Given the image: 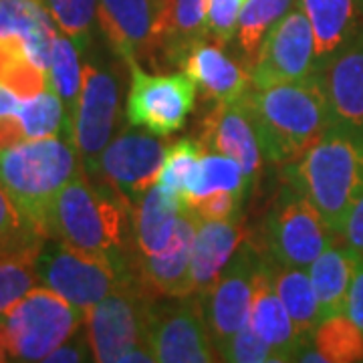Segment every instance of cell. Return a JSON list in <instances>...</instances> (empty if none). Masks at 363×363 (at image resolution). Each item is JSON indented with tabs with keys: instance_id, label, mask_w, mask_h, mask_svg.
<instances>
[{
	"instance_id": "cell-1",
	"label": "cell",
	"mask_w": 363,
	"mask_h": 363,
	"mask_svg": "<svg viewBox=\"0 0 363 363\" xmlns=\"http://www.w3.org/2000/svg\"><path fill=\"white\" fill-rule=\"evenodd\" d=\"M259 133L262 154L293 166L335 119L323 83L315 73L303 81L250 87L240 99Z\"/></svg>"
},
{
	"instance_id": "cell-2",
	"label": "cell",
	"mask_w": 363,
	"mask_h": 363,
	"mask_svg": "<svg viewBox=\"0 0 363 363\" xmlns=\"http://www.w3.org/2000/svg\"><path fill=\"white\" fill-rule=\"evenodd\" d=\"M43 230L47 240H59L119 262H135L128 255V242L133 236V206L105 182L95 184L85 168L52 200Z\"/></svg>"
},
{
	"instance_id": "cell-3",
	"label": "cell",
	"mask_w": 363,
	"mask_h": 363,
	"mask_svg": "<svg viewBox=\"0 0 363 363\" xmlns=\"http://www.w3.org/2000/svg\"><path fill=\"white\" fill-rule=\"evenodd\" d=\"M291 186L305 194L341 236L351 208L363 194V131L331 125L289 166Z\"/></svg>"
},
{
	"instance_id": "cell-4",
	"label": "cell",
	"mask_w": 363,
	"mask_h": 363,
	"mask_svg": "<svg viewBox=\"0 0 363 363\" xmlns=\"http://www.w3.org/2000/svg\"><path fill=\"white\" fill-rule=\"evenodd\" d=\"M81 169L77 150L65 138L26 140L0 152V186L43 236L52 200Z\"/></svg>"
},
{
	"instance_id": "cell-5",
	"label": "cell",
	"mask_w": 363,
	"mask_h": 363,
	"mask_svg": "<svg viewBox=\"0 0 363 363\" xmlns=\"http://www.w3.org/2000/svg\"><path fill=\"white\" fill-rule=\"evenodd\" d=\"M37 272L40 285L52 289L81 311H87L117 289L142 279L138 260L119 262L51 238L40 248Z\"/></svg>"
},
{
	"instance_id": "cell-6",
	"label": "cell",
	"mask_w": 363,
	"mask_h": 363,
	"mask_svg": "<svg viewBox=\"0 0 363 363\" xmlns=\"http://www.w3.org/2000/svg\"><path fill=\"white\" fill-rule=\"evenodd\" d=\"M9 362H45L85 323V311L49 286H35L4 315Z\"/></svg>"
},
{
	"instance_id": "cell-7",
	"label": "cell",
	"mask_w": 363,
	"mask_h": 363,
	"mask_svg": "<svg viewBox=\"0 0 363 363\" xmlns=\"http://www.w3.org/2000/svg\"><path fill=\"white\" fill-rule=\"evenodd\" d=\"M156 295L143 279H138L85 311L93 362L121 363L131 350L150 347L147 331Z\"/></svg>"
},
{
	"instance_id": "cell-8",
	"label": "cell",
	"mask_w": 363,
	"mask_h": 363,
	"mask_svg": "<svg viewBox=\"0 0 363 363\" xmlns=\"http://www.w3.org/2000/svg\"><path fill=\"white\" fill-rule=\"evenodd\" d=\"M339 238L311 200L295 186L281 196L264 228L267 257L283 267L297 269H309L325 248L335 245Z\"/></svg>"
},
{
	"instance_id": "cell-9",
	"label": "cell",
	"mask_w": 363,
	"mask_h": 363,
	"mask_svg": "<svg viewBox=\"0 0 363 363\" xmlns=\"http://www.w3.org/2000/svg\"><path fill=\"white\" fill-rule=\"evenodd\" d=\"M131 73L125 117L133 128L166 138L186 125L194 111L196 83L184 73H147L140 61H128Z\"/></svg>"
},
{
	"instance_id": "cell-10",
	"label": "cell",
	"mask_w": 363,
	"mask_h": 363,
	"mask_svg": "<svg viewBox=\"0 0 363 363\" xmlns=\"http://www.w3.org/2000/svg\"><path fill=\"white\" fill-rule=\"evenodd\" d=\"M147 343L160 363L220 362L208 331L202 298L172 297L169 303H154Z\"/></svg>"
},
{
	"instance_id": "cell-11",
	"label": "cell",
	"mask_w": 363,
	"mask_h": 363,
	"mask_svg": "<svg viewBox=\"0 0 363 363\" xmlns=\"http://www.w3.org/2000/svg\"><path fill=\"white\" fill-rule=\"evenodd\" d=\"M119 89L116 77L95 63H83V79L73 117V145L91 178L116 131Z\"/></svg>"
},
{
	"instance_id": "cell-12",
	"label": "cell",
	"mask_w": 363,
	"mask_h": 363,
	"mask_svg": "<svg viewBox=\"0 0 363 363\" xmlns=\"http://www.w3.org/2000/svg\"><path fill=\"white\" fill-rule=\"evenodd\" d=\"M315 73L317 59L311 23L297 6L272 26L262 40L259 57L250 69L252 87L303 81Z\"/></svg>"
},
{
	"instance_id": "cell-13",
	"label": "cell",
	"mask_w": 363,
	"mask_h": 363,
	"mask_svg": "<svg viewBox=\"0 0 363 363\" xmlns=\"http://www.w3.org/2000/svg\"><path fill=\"white\" fill-rule=\"evenodd\" d=\"M260 260L262 255L257 250L255 242L245 240L222 271L216 285L202 298L208 331L216 353L248 323L252 283Z\"/></svg>"
},
{
	"instance_id": "cell-14",
	"label": "cell",
	"mask_w": 363,
	"mask_h": 363,
	"mask_svg": "<svg viewBox=\"0 0 363 363\" xmlns=\"http://www.w3.org/2000/svg\"><path fill=\"white\" fill-rule=\"evenodd\" d=\"M164 152V143L154 133L123 131L105 147L95 176L135 206L145 192L156 186Z\"/></svg>"
},
{
	"instance_id": "cell-15",
	"label": "cell",
	"mask_w": 363,
	"mask_h": 363,
	"mask_svg": "<svg viewBox=\"0 0 363 363\" xmlns=\"http://www.w3.org/2000/svg\"><path fill=\"white\" fill-rule=\"evenodd\" d=\"M162 6L164 0H99L97 25L125 63L147 61Z\"/></svg>"
},
{
	"instance_id": "cell-16",
	"label": "cell",
	"mask_w": 363,
	"mask_h": 363,
	"mask_svg": "<svg viewBox=\"0 0 363 363\" xmlns=\"http://www.w3.org/2000/svg\"><path fill=\"white\" fill-rule=\"evenodd\" d=\"M200 143L206 152H218L236 160L245 169L250 186L257 182L262 169V147L259 133L240 101L216 104L204 121Z\"/></svg>"
},
{
	"instance_id": "cell-17",
	"label": "cell",
	"mask_w": 363,
	"mask_h": 363,
	"mask_svg": "<svg viewBox=\"0 0 363 363\" xmlns=\"http://www.w3.org/2000/svg\"><path fill=\"white\" fill-rule=\"evenodd\" d=\"M200 218L190 208L184 206L176 233L169 242V247L154 255L138 259V271L142 279L164 297H190L192 291V279H190V259H192V245H194L196 230H198Z\"/></svg>"
},
{
	"instance_id": "cell-18",
	"label": "cell",
	"mask_w": 363,
	"mask_h": 363,
	"mask_svg": "<svg viewBox=\"0 0 363 363\" xmlns=\"http://www.w3.org/2000/svg\"><path fill=\"white\" fill-rule=\"evenodd\" d=\"M315 37L317 71L363 37V0H298Z\"/></svg>"
},
{
	"instance_id": "cell-19",
	"label": "cell",
	"mask_w": 363,
	"mask_h": 363,
	"mask_svg": "<svg viewBox=\"0 0 363 363\" xmlns=\"http://www.w3.org/2000/svg\"><path fill=\"white\" fill-rule=\"evenodd\" d=\"M242 242L245 228L240 216L230 220H200L190 259V279L196 297L204 298L212 291Z\"/></svg>"
},
{
	"instance_id": "cell-20",
	"label": "cell",
	"mask_w": 363,
	"mask_h": 363,
	"mask_svg": "<svg viewBox=\"0 0 363 363\" xmlns=\"http://www.w3.org/2000/svg\"><path fill=\"white\" fill-rule=\"evenodd\" d=\"M317 75L335 123L363 131V37L321 67Z\"/></svg>"
},
{
	"instance_id": "cell-21",
	"label": "cell",
	"mask_w": 363,
	"mask_h": 363,
	"mask_svg": "<svg viewBox=\"0 0 363 363\" xmlns=\"http://www.w3.org/2000/svg\"><path fill=\"white\" fill-rule=\"evenodd\" d=\"M248 325L257 331L262 341H267L272 350H277L285 362L298 359L305 345L298 341L293 319L286 311L285 303L277 295L269 272V259L262 257L259 271L252 283V301Z\"/></svg>"
},
{
	"instance_id": "cell-22",
	"label": "cell",
	"mask_w": 363,
	"mask_h": 363,
	"mask_svg": "<svg viewBox=\"0 0 363 363\" xmlns=\"http://www.w3.org/2000/svg\"><path fill=\"white\" fill-rule=\"evenodd\" d=\"M184 71L190 75L196 87L216 104H236L252 87L250 71L236 65L222 51L220 45L202 40L190 51Z\"/></svg>"
},
{
	"instance_id": "cell-23",
	"label": "cell",
	"mask_w": 363,
	"mask_h": 363,
	"mask_svg": "<svg viewBox=\"0 0 363 363\" xmlns=\"http://www.w3.org/2000/svg\"><path fill=\"white\" fill-rule=\"evenodd\" d=\"M359 260V252L345 245H331L309 267L311 285L317 295L321 319L345 313L353 272Z\"/></svg>"
},
{
	"instance_id": "cell-24",
	"label": "cell",
	"mask_w": 363,
	"mask_h": 363,
	"mask_svg": "<svg viewBox=\"0 0 363 363\" xmlns=\"http://www.w3.org/2000/svg\"><path fill=\"white\" fill-rule=\"evenodd\" d=\"M184 202L152 186L133 206V238L143 257H154L169 247Z\"/></svg>"
},
{
	"instance_id": "cell-25",
	"label": "cell",
	"mask_w": 363,
	"mask_h": 363,
	"mask_svg": "<svg viewBox=\"0 0 363 363\" xmlns=\"http://www.w3.org/2000/svg\"><path fill=\"white\" fill-rule=\"evenodd\" d=\"M269 272L277 295L285 303L286 311L293 319L298 341L307 347L315 335V329L323 321L317 295L311 285V277L307 274V269L283 267L271 259H269Z\"/></svg>"
},
{
	"instance_id": "cell-26",
	"label": "cell",
	"mask_w": 363,
	"mask_h": 363,
	"mask_svg": "<svg viewBox=\"0 0 363 363\" xmlns=\"http://www.w3.org/2000/svg\"><path fill=\"white\" fill-rule=\"evenodd\" d=\"M250 182L242 166L233 157L218 154V152H204L200 160V168L194 182L186 194L184 206H190L192 202L206 198L216 192H233L238 196H247Z\"/></svg>"
},
{
	"instance_id": "cell-27",
	"label": "cell",
	"mask_w": 363,
	"mask_h": 363,
	"mask_svg": "<svg viewBox=\"0 0 363 363\" xmlns=\"http://www.w3.org/2000/svg\"><path fill=\"white\" fill-rule=\"evenodd\" d=\"M81 51L73 40L65 35H57L52 43L51 63H49V79L52 89L63 99L67 111V140L73 143V117L77 109L79 93H81V79H83V65L79 59Z\"/></svg>"
},
{
	"instance_id": "cell-28",
	"label": "cell",
	"mask_w": 363,
	"mask_h": 363,
	"mask_svg": "<svg viewBox=\"0 0 363 363\" xmlns=\"http://www.w3.org/2000/svg\"><path fill=\"white\" fill-rule=\"evenodd\" d=\"M295 2L298 0H245L238 18L236 39L242 49L248 71L255 65L260 45L269 35V30L293 9Z\"/></svg>"
},
{
	"instance_id": "cell-29",
	"label": "cell",
	"mask_w": 363,
	"mask_h": 363,
	"mask_svg": "<svg viewBox=\"0 0 363 363\" xmlns=\"http://www.w3.org/2000/svg\"><path fill=\"white\" fill-rule=\"evenodd\" d=\"M323 363L363 362V333L345 313L323 319L311 339Z\"/></svg>"
},
{
	"instance_id": "cell-30",
	"label": "cell",
	"mask_w": 363,
	"mask_h": 363,
	"mask_svg": "<svg viewBox=\"0 0 363 363\" xmlns=\"http://www.w3.org/2000/svg\"><path fill=\"white\" fill-rule=\"evenodd\" d=\"M204 145L194 140H178L166 147L164 160L157 172L156 186H160L164 192L186 200V194L194 182L200 160L204 156Z\"/></svg>"
},
{
	"instance_id": "cell-31",
	"label": "cell",
	"mask_w": 363,
	"mask_h": 363,
	"mask_svg": "<svg viewBox=\"0 0 363 363\" xmlns=\"http://www.w3.org/2000/svg\"><path fill=\"white\" fill-rule=\"evenodd\" d=\"M18 117L23 119L28 140H43V138H63L67 140V111L63 99L52 89L40 91L39 95L25 99Z\"/></svg>"
},
{
	"instance_id": "cell-32",
	"label": "cell",
	"mask_w": 363,
	"mask_h": 363,
	"mask_svg": "<svg viewBox=\"0 0 363 363\" xmlns=\"http://www.w3.org/2000/svg\"><path fill=\"white\" fill-rule=\"evenodd\" d=\"M39 252L40 250L0 252V315H4L37 286Z\"/></svg>"
},
{
	"instance_id": "cell-33",
	"label": "cell",
	"mask_w": 363,
	"mask_h": 363,
	"mask_svg": "<svg viewBox=\"0 0 363 363\" xmlns=\"http://www.w3.org/2000/svg\"><path fill=\"white\" fill-rule=\"evenodd\" d=\"M61 35H65L85 51L93 39L99 0H45Z\"/></svg>"
},
{
	"instance_id": "cell-34",
	"label": "cell",
	"mask_w": 363,
	"mask_h": 363,
	"mask_svg": "<svg viewBox=\"0 0 363 363\" xmlns=\"http://www.w3.org/2000/svg\"><path fill=\"white\" fill-rule=\"evenodd\" d=\"M47 238L0 186V252L40 250Z\"/></svg>"
},
{
	"instance_id": "cell-35",
	"label": "cell",
	"mask_w": 363,
	"mask_h": 363,
	"mask_svg": "<svg viewBox=\"0 0 363 363\" xmlns=\"http://www.w3.org/2000/svg\"><path fill=\"white\" fill-rule=\"evenodd\" d=\"M218 357H220V362L234 363L285 362L283 355L277 350H272L267 341H262L248 323L218 351Z\"/></svg>"
},
{
	"instance_id": "cell-36",
	"label": "cell",
	"mask_w": 363,
	"mask_h": 363,
	"mask_svg": "<svg viewBox=\"0 0 363 363\" xmlns=\"http://www.w3.org/2000/svg\"><path fill=\"white\" fill-rule=\"evenodd\" d=\"M242 4H245V0H208V40L224 47L236 37Z\"/></svg>"
},
{
	"instance_id": "cell-37",
	"label": "cell",
	"mask_w": 363,
	"mask_h": 363,
	"mask_svg": "<svg viewBox=\"0 0 363 363\" xmlns=\"http://www.w3.org/2000/svg\"><path fill=\"white\" fill-rule=\"evenodd\" d=\"M245 196L233 194V192H216L206 198H200L192 202L190 208L200 220H230L240 216V206H242Z\"/></svg>"
},
{
	"instance_id": "cell-38",
	"label": "cell",
	"mask_w": 363,
	"mask_h": 363,
	"mask_svg": "<svg viewBox=\"0 0 363 363\" xmlns=\"http://www.w3.org/2000/svg\"><path fill=\"white\" fill-rule=\"evenodd\" d=\"M93 359L91 353V343L87 337V331L79 329L77 333L71 339H67L63 345H59L57 350L52 351L51 355L45 362L52 363H77V362H89Z\"/></svg>"
},
{
	"instance_id": "cell-39",
	"label": "cell",
	"mask_w": 363,
	"mask_h": 363,
	"mask_svg": "<svg viewBox=\"0 0 363 363\" xmlns=\"http://www.w3.org/2000/svg\"><path fill=\"white\" fill-rule=\"evenodd\" d=\"M345 315L350 317L353 323L362 329L363 333V257L359 255L357 267L353 272V281L347 295V305H345Z\"/></svg>"
},
{
	"instance_id": "cell-40",
	"label": "cell",
	"mask_w": 363,
	"mask_h": 363,
	"mask_svg": "<svg viewBox=\"0 0 363 363\" xmlns=\"http://www.w3.org/2000/svg\"><path fill=\"white\" fill-rule=\"evenodd\" d=\"M26 140H28V135H26L23 119L18 117V113L0 116V152L16 147V145L25 143Z\"/></svg>"
},
{
	"instance_id": "cell-41",
	"label": "cell",
	"mask_w": 363,
	"mask_h": 363,
	"mask_svg": "<svg viewBox=\"0 0 363 363\" xmlns=\"http://www.w3.org/2000/svg\"><path fill=\"white\" fill-rule=\"evenodd\" d=\"M341 238L350 245L355 252H359L363 257V194L355 202V206L351 208L347 222L343 226Z\"/></svg>"
},
{
	"instance_id": "cell-42",
	"label": "cell",
	"mask_w": 363,
	"mask_h": 363,
	"mask_svg": "<svg viewBox=\"0 0 363 363\" xmlns=\"http://www.w3.org/2000/svg\"><path fill=\"white\" fill-rule=\"evenodd\" d=\"M25 99H21L13 89H9L4 83H0V116L6 113H18L21 105Z\"/></svg>"
}]
</instances>
